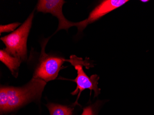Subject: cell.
<instances>
[{"label": "cell", "instance_id": "obj_1", "mask_svg": "<svg viewBox=\"0 0 154 115\" xmlns=\"http://www.w3.org/2000/svg\"><path fill=\"white\" fill-rule=\"evenodd\" d=\"M46 85L44 80L33 77L22 87H1V111H12L27 103L39 99Z\"/></svg>", "mask_w": 154, "mask_h": 115}, {"label": "cell", "instance_id": "obj_2", "mask_svg": "<svg viewBox=\"0 0 154 115\" xmlns=\"http://www.w3.org/2000/svg\"><path fill=\"white\" fill-rule=\"evenodd\" d=\"M34 12L28 17L22 25L8 35L1 38L6 46L4 50L14 57L23 61L27 58V41L32 27Z\"/></svg>", "mask_w": 154, "mask_h": 115}, {"label": "cell", "instance_id": "obj_3", "mask_svg": "<svg viewBox=\"0 0 154 115\" xmlns=\"http://www.w3.org/2000/svg\"><path fill=\"white\" fill-rule=\"evenodd\" d=\"M48 40L43 42L40 56L39 64L35 71L33 77L41 79L47 82L54 80L57 77L62 65L69 60L60 57L49 56L45 52V47Z\"/></svg>", "mask_w": 154, "mask_h": 115}, {"label": "cell", "instance_id": "obj_4", "mask_svg": "<svg viewBox=\"0 0 154 115\" xmlns=\"http://www.w3.org/2000/svg\"><path fill=\"white\" fill-rule=\"evenodd\" d=\"M69 62L75 67V70L77 71V76L74 80H70L75 82L77 84V87L74 91L71 92L73 95H77L78 93L76 101L74 103V105H78V103L79 98L80 97L81 92L83 91L86 89H89L91 91H91H94L95 92L94 97L97 96L100 93L101 89L98 88V81L99 79V77L97 75H93L89 77L83 69V65L85 66V64L82 59L78 58L74 55L71 56Z\"/></svg>", "mask_w": 154, "mask_h": 115}, {"label": "cell", "instance_id": "obj_5", "mask_svg": "<svg viewBox=\"0 0 154 115\" xmlns=\"http://www.w3.org/2000/svg\"><path fill=\"white\" fill-rule=\"evenodd\" d=\"M65 3V2L63 0H40L37 4L38 12L50 13L57 18L59 25L55 33L60 30L68 31V29L77 25V23L69 21L63 15L62 7Z\"/></svg>", "mask_w": 154, "mask_h": 115}, {"label": "cell", "instance_id": "obj_6", "mask_svg": "<svg viewBox=\"0 0 154 115\" xmlns=\"http://www.w3.org/2000/svg\"><path fill=\"white\" fill-rule=\"evenodd\" d=\"M128 0H105L100 2L90 13L87 19L77 22V27L81 32L89 25L100 19L110 12L117 9L128 2Z\"/></svg>", "mask_w": 154, "mask_h": 115}, {"label": "cell", "instance_id": "obj_7", "mask_svg": "<svg viewBox=\"0 0 154 115\" xmlns=\"http://www.w3.org/2000/svg\"><path fill=\"white\" fill-rule=\"evenodd\" d=\"M0 60L9 69L13 76L16 77L18 75L17 71L22 60L17 57L10 55L4 49L0 50Z\"/></svg>", "mask_w": 154, "mask_h": 115}, {"label": "cell", "instance_id": "obj_8", "mask_svg": "<svg viewBox=\"0 0 154 115\" xmlns=\"http://www.w3.org/2000/svg\"><path fill=\"white\" fill-rule=\"evenodd\" d=\"M51 115H72L73 109L65 105L50 103L47 105Z\"/></svg>", "mask_w": 154, "mask_h": 115}, {"label": "cell", "instance_id": "obj_9", "mask_svg": "<svg viewBox=\"0 0 154 115\" xmlns=\"http://www.w3.org/2000/svg\"><path fill=\"white\" fill-rule=\"evenodd\" d=\"M21 25L20 23H14L6 25H1L0 26V33L9 32L15 31V29Z\"/></svg>", "mask_w": 154, "mask_h": 115}, {"label": "cell", "instance_id": "obj_10", "mask_svg": "<svg viewBox=\"0 0 154 115\" xmlns=\"http://www.w3.org/2000/svg\"><path fill=\"white\" fill-rule=\"evenodd\" d=\"M81 115H94L93 109L91 106H87L83 109Z\"/></svg>", "mask_w": 154, "mask_h": 115}, {"label": "cell", "instance_id": "obj_11", "mask_svg": "<svg viewBox=\"0 0 154 115\" xmlns=\"http://www.w3.org/2000/svg\"><path fill=\"white\" fill-rule=\"evenodd\" d=\"M141 1L142 2H148V1H147V0L143 1V0H142V1Z\"/></svg>", "mask_w": 154, "mask_h": 115}]
</instances>
